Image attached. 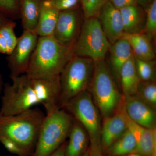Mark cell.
<instances>
[{
  "label": "cell",
  "instance_id": "obj_34",
  "mask_svg": "<svg viewBox=\"0 0 156 156\" xmlns=\"http://www.w3.org/2000/svg\"><path fill=\"white\" fill-rule=\"evenodd\" d=\"M66 142H65L50 156H65Z\"/></svg>",
  "mask_w": 156,
  "mask_h": 156
},
{
  "label": "cell",
  "instance_id": "obj_35",
  "mask_svg": "<svg viewBox=\"0 0 156 156\" xmlns=\"http://www.w3.org/2000/svg\"><path fill=\"white\" fill-rule=\"evenodd\" d=\"M89 156H105L101 148H89Z\"/></svg>",
  "mask_w": 156,
  "mask_h": 156
},
{
  "label": "cell",
  "instance_id": "obj_28",
  "mask_svg": "<svg viewBox=\"0 0 156 156\" xmlns=\"http://www.w3.org/2000/svg\"><path fill=\"white\" fill-rule=\"evenodd\" d=\"M0 14L11 20L20 18L19 0H0Z\"/></svg>",
  "mask_w": 156,
  "mask_h": 156
},
{
  "label": "cell",
  "instance_id": "obj_3",
  "mask_svg": "<svg viewBox=\"0 0 156 156\" xmlns=\"http://www.w3.org/2000/svg\"><path fill=\"white\" fill-rule=\"evenodd\" d=\"M88 89L102 119L113 115L123 103V95L105 59L95 62Z\"/></svg>",
  "mask_w": 156,
  "mask_h": 156
},
{
  "label": "cell",
  "instance_id": "obj_2",
  "mask_svg": "<svg viewBox=\"0 0 156 156\" xmlns=\"http://www.w3.org/2000/svg\"><path fill=\"white\" fill-rule=\"evenodd\" d=\"M45 115L38 108H32L16 115L0 119V136L17 143L31 155Z\"/></svg>",
  "mask_w": 156,
  "mask_h": 156
},
{
  "label": "cell",
  "instance_id": "obj_19",
  "mask_svg": "<svg viewBox=\"0 0 156 156\" xmlns=\"http://www.w3.org/2000/svg\"><path fill=\"white\" fill-rule=\"evenodd\" d=\"M140 81L133 55L123 66L120 72L119 85L123 97L136 95Z\"/></svg>",
  "mask_w": 156,
  "mask_h": 156
},
{
  "label": "cell",
  "instance_id": "obj_26",
  "mask_svg": "<svg viewBox=\"0 0 156 156\" xmlns=\"http://www.w3.org/2000/svg\"><path fill=\"white\" fill-rule=\"evenodd\" d=\"M147 12L144 33L150 38H155L156 35V0L150 3Z\"/></svg>",
  "mask_w": 156,
  "mask_h": 156
},
{
  "label": "cell",
  "instance_id": "obj_9",
  "mask_svg": "<svg viewBox=\"0 0 156 156\" xmlns=\"http://www.w3.org/2000/svg\"><path fill=\"white\" fill-rule=\"evenodd\" d=\"M39 36L35 30H24L17 44L8 56V66L11 79L26 73Z\"/></svg>",
  "mask_w": 156,
  "mask_h": 156
},
{
  "label": "cell",
  "instance_id": "obj_20",
  "mask_svg": "<svg viewBox=\"0 0 156 156\" xmlns=\"http://www.w3.org/2000/svg\"><path fill=\"white\" fill-rule=\"evenodd\" d=\"M138 5L120 9L125 34L142 33L145 25L143 11Z\"/></svg>",
  "mask_w": 156,
  "mask_h": 156
},
{
  "label": "cell",
  "instance_id": "obj_22",
  "mask_svg": "<svg viewBox=\"0 0 156 156\" xmlns=\"http://www.w3.org/2000/svg\"><path fill=\"white\" fill-rule=\"evenodd\" d=\"M20 18L24 30H35L38 21L41 0H19Z\"/></svg>",
  "mask_w": 156,
  "mask_h": 156
},
{
  "label": "cell",
  "instance_id": "obj_38",
  "mask_svg": "<svg viewBox=\"0 0 156 156\" xmlns=\"http://www.w3.org/2000/svg\"><path fill=\"white\" fill-rule=\"evenodd\" d=\"M122 156H144L143 155L141 154H140L138 153L134 152L132 153L128 154Z\"/></svg>",
  "mask_w": 156,
  "mask_h": 156
},
{
  "label": "cell",
  "instance_id": "obj_41",
  "mask_svg": "<svg viewBox=\"0 0 156 156\" xmlns=\"http://www.w3.org/2000/svg\"><path fill=\"white\" fill-rule=\"evenodd\" d=\"M153 0H149V3H150L151 2H152Z\"/></svg>",
  "mask_w": 156,
  "mask_h": 156
},
{
  "label": "cell",
  "instance_id": "obj_7",
  "mask_svg": "<svg viewBox=\"0 0 156 156\" xmlns=\"http://www.w3.org/2000/svg\"><path fill=\"white\" fill-rule=\"evenodd\" d=\"M4 85L0 114L3 116L16 115L32 108L40 102L26 74L11 79Z\"/></svg>",
  "mask_w": 156,
  "mask_h": 156
},
{
  "label": "cell",
  "instance_id": "obj_8",
  "mask_svg": "<svg viewBox=\"0 0 156 156\" xmlns=\"http://www.w3.org/2000/svg\"><path fill=\"white\" fill-rule=\"evenodd\" d=\"M111 44L104 33L97 17L84 19L74 45V55L92 59H105Z\"/></svg>",
  "mask_w": 156,
  "mask_h": 156
},
{
  "label": "cell",
  "instance_id": "obj_13",
  "mask_svg": "<svg viewBox=\"0 0 156 156\" xmlns=\"http://www.w3.org/2000/svg\"><path fill=\"white\" fill-rule=\"evenodd\" d=\"M97 17L111 45L123 37L125 34L120 10L109 1L104 4Z\"/></svg>",
  "mask_w": 156,
  "mask_h": 156
},
{
  "label": "cell",
  "instance_id": "obj_14",
  "mask_svg": "<svg viewBox=\"0 0 156 156\" xmlns=\"http://www.w3.org/2000/svg\"><path fill=\"white\" fill-rule=\"evenodd\" d=\"M127 129L123 102L113 115L102 119L100 144L102 152L122 136Z\"/></svg>",
  "mask_w": 156,
  "mask_h": 156
},
{
  "label": "cell",
  "instance_id": "obj_23",
  "mask_svg": "<svg viewBox=\"0 0 156 156\" xmlns=\"http://www.w3.org/2000/svg\"><path fill=\"white\" fill-rule=\"evenodd\" d=\"M137 144L128 129L103 152L108 156H122L136 152Z\"/></svg>",
  "mask_w": 156,
  "mask_h": 156
},
{
  "label": "cell",
  "instance_id": "obj_29",
  "mask_svg": "<svg viewBox=\"0 0 156 156\" xmlns=\"http://www.w3.org/2000/svg\"><path fill=\"white\" fill-rule=\"evenodd\" d=\"M108 0H81L84 19L97 17L101 9Z\"/></svg>",
  "mask_w": 156,
  "mask_h": 156
},
{
  "label": "cell",
  "instance_id": "obj_16",
  "mask_svg": "<svg viewBox=\"0 0 156 156\" xmlns=\"http://www.w3.org/2000/svg\"><path fill=\"white\" fill-rule=\"evenodd\" d=\"M108 65L117 84L119 85L120 74L125 63L133 56L131 47L124 37L111 45Z\"/></svg>",
  "mask_w": 156,
  "mask_h": 156
},
{
  "label": "cell",
  "instance_id": "obj_36",
  "mask_svg": "<svg viewBox=\"0 0 156 156\" xmlns=\"http://www.w3.org/2000/svg\"><path fill=\"white\" fill-rule=\"evenodd\" d=\"M136 3L141 8L147 9L149 5V0H136Z\"/></svg>",
  "mask_w": 156,
  "mask_h": 156
},
{
  "label": "cell",
  "instance_id": "obj_5",
  "mask_svg": "<svg viewBox=\"0 0 156 156\" xmlns=\"http://www.w3.org/2000/svg\"><path fill=\"white\" fill-rule=\"evenodd\" d=\"M95 61L91 58L74 56L61 72L60 78L59 108L78 94L88 90L92 78Z\"/></svg>",
  "mask_w": 156,
  "mask_h": 156
},
{
  "label": "cell",
  "instance_id": "obj_31",
  "mask_svg": "<svg viewBox=\"0 0 156 156\" xmlns=\"http://www.w3.org/2000/svg\"><path fill=\"white\" fill-rule=\"evenodd\" d=\"M0 143L11 153L18 156H30V155L21 148L17 143L5 136H0Z\"/></svg>",
  "mask_w": 156,
  "mask_h": 156
},
{
  "label": "cell",
  "instance_id": "obj_37",
  "mask_svg": "<svg viewBox=\"0 0 156 156\" xmlns=\"http://www.w3.org/2000/svg\"><path fill=\"white\" fill-rule=\"evenodd\" d=\"M11 20L0 14V28Z\"/></svg>",
  "mask_w": 156,
  "mask_h": 156
},
{
  "label": "cell",
  "instance_id": "obj_30",
  "mask_svg": "<svg viewBox=\"0 0 156 156\" xmlns=\"http://www.w3.org/2000/svg\"><path fill=\"white\" fill-rule=\"evenodd\" d=\"M42 2L45 5L61 11L80 7L81 0H42Z\"/></svg>",
  "mask_w": 156,
  "mask_h": 156
},
{
  "label": "cell",
  "instance_id": "obj_12",
  "mask_svg": "<svg viewBox=\"0 0 156 156\" xmlns=\"http://www.w3.org/2000/svg\"><path fill=\"white\" fill-rule=\"evenodd\" d=\"M123 105L126 114L134 122L146 128L156 127V109L138 95L123 97Z\"/></svg>",
  "mask_w": 156,
  "mask_h": 156
},
{
  "label": "cell",
  "instance_id": "obj_4",
  "mask_svg": "<svg viewBox=\"0 0 156 156\" xmlns=\"http://www.w3.org/2000/svg\"><path fill=\"white\" fill-rule=\"evenodd\" d=\"M73 121V117L63 108L47 113L31 156H50L53 154L65 142Z\"/></svg>",
  "mask_w": 156,
  "mask_h": 156
},
{
  "label": "cell",
  "instance_id": "obj_21",
  "mask_svg": "<svg viewBox=\"0 0 156 156\" xmlns=\"http://www.w3.org/2000/svg\"><path fill=\"white\" fill-rule=\"evenodd\" d=\"M59 11L41 2V10L35 31L39 37L53 36Z\"/></svg>",
  "mask_w": 156,
  "mask_h": 156
},
{
  "label": "cell",
  "instance_id": "obj_18",
  "mask_svg": "<svg viewBox=\"0 0 156 156\" xmlns=\"http://www.w3.org/2000/svg\"><path fill=\"white\" fill-rule=\"evenodd\" d=\"M124 37L130 45L133 55L141 60L151 61L155 57L151 38L143 32L125 34Z\"/></svg>",
  "mask_w": 156,
  "mask_h": 156
},
{
  "label": "cell",
  "instance_id": "obj_25",
  "mask_svg": "<svg viewBox=\"0 0 156 156\" xmlns=\"http://www.w3.org/2000/svg\"><path fill=\"white\" fill-rule=\"evenodd\" d=\"M135 66L141 81L156 80L155 61L141 60L134 57Z\"/></svg>",
  "mask_w": 156,
  "mask_h": 156
},
{
  "label": "cell",
  "instance_id": "obj_32",
  "mask_svg": "<svg viewBox=\"0 0 156 156\" xmlns=\"http://www.w3.org/2000/svg\"><path fill=\"white\" fill-rule=\"evenodd\" d=\"M115 8L120 9L128 6L138 5L136 0H108Z\"/></svg>",
  "mask_w": 156,
  "mask_h": 156
},
{
  "label": "cell",
  "instance_id": "obj_1",
  "mask_svg": "<svg viewBox=\"0 0 156 156\" xmlns=\"http://www.w3.org/2000/svg\"><path fill=\"white\" fill-rule=\"evenodd\" d=\"M73 48L61 44L53 36L39 37L26 74L31 78L60 75L74 56Z\"/></svg>",
  "mask_w": 156,
  "mask_h": 156
},
{
  "label": "cell",
  "instance_id": "obj_11",
  "mask_svg": "<svg viewBox=\"0 0 156 156\" xmlns=\"http://www.w3.org/2000/svg\"><path fill=\"white\" fill-rule=\"evenodd\" d=\"M31 78V82L40 104L44 107L47 113L58 108L60 86L59 76Z\"/></svg>",
  "mask_w": 156,
  "mask_h": 156
},
{
  "label": "cell",
  "instance_id": "obj_40",
  "mask_svg": "<svg viewBox=\"0 0 156 156\" xmlns=\"http://www.w3.org/2000/svg\"><path fill=\"white\" fill-rule=\"evenodd\" d=\"M82 156H89V149Z\"/></svg>",
  "mask_w": 156,
  "mask_h": 156
},
{
  "label": "cell",
  "instance_id": "obj_33",
  "mask_svg": "<svg viewBox=\"0 0 156 156\" xmlns=\"http://www.w3.org/2000/svg\"><path fill=\"white\" fill-rule=\"evenodd\" d=\"M0 53L7 54V44L5 37L0 33Z\"/></svg>",
  "mask_w": 156,
  "mask_h": 156
},
{
  "label": "cell",
  "instance_id": "obj_39",
  "mask_svg": "<svg viewBox=\"0 0 156 156\" xmlns=\"http://www.w3.org/2000/svg\"><path fill=\"white\" fill-rule=\"evenodd\" d=\"M3 86V80H2V76L0 74V92H1V90H2V88ZM2 116L0 114V119L2 118Z\"/></svg>",
  "mask_w": 156,
  "mask_h": 156
},
{
  "label": "cell",
  "instance_id": "obj_27",
  "mask_svg": "<svg viewBox=\"0 0 156 156\" xmlns=\"http://www.w3.org/2000/svg\"><path fill=\"white\" fill-rule=\"evenodd\" d=\"M16 23L11 20L0 28V33L5 37L7 44V54L8 56L12 53L17 44L18 38L15 34Z\"/></svg>",
  "mask_w": 156,
  "mask_h": 156
},
{
  "label": "cell",
  "instance_id": "obj_6",
  "mask_svg": "<svg viewBox=\"0 0 156 156\" xmlns=\"http://www.w3.org/2000/svg\"><path fill=\"white\" fill-rule=\"evenodd\" d=\"M78 121L89 135L90 148H101L102 118L88 90L71 99L62 108Z\"/></svg>",
  "mask_w": 156,
  "mask_h": 156
},
{
  "label": "cell",
  "instance_id": "obj_24",
  "mask_svg": "<svg viewBox=\"0 0 156 156\" xmlns=\"http://www.w3.org/2000/svg\"><path fill=\"white\" fill-rule=\"evenodd\" d=\"M136 95L148 105L156 109V80L140 82Z\"/></svg>",
  "mask_w": 156,
  "mask_h": 156
},
{
  "label": "cell",
  "instance_id": "obj_15",
  "mask_svg": "<svg viewBox=\"0 0 156 156\" xmlns=\"http://www.w3.org/2000/svg\"><path fill=\"white\" fill-rule=\"evenodd\" d=\"M124 114L128 129L136 139V152L144 156H156V127L146 128L134 122L126 114L124 107Z\"/></svg>",
  "mask_w": 156,
  "mask_h": 156
},
{
  "label": "cell",
  "instance_id": "obj_10",
  "mask_svg": "<svg viewBox=\"0 0 156 156\" xmlns=\"http://www.w3.org/2000/svg\"><path fill=\"white\" fill-rule=\"evenodd\" d=\"M82 18L80 7L59 11L53 37L63 44L74 46L83 24Z\"/></svg>",
  "mask_w": 156,
  "mask_h": 156
},
{
  "label": "cell",
  "instance_id": "obj_17",
  "mask_svg": "<svg viewBox=\"0 0 156 156\" xmlns=\"http://www.w3.org/2000/svg\"><path fill=\"white\" fill-rule=\"evenodd\" d=\"M66 143L65 156H82L88 150L89 135L83 126L73 118Z\"/></svg>",
  "mask_w": 156,
  "mask_h": 156
}]
</instances>
